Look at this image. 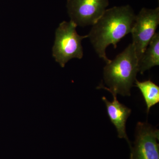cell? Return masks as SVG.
Here are the masks:
<instances>
[{
  "label": "cell",
  "mask_w": 159,
  "mask_h": 159,
  "mask_svg": "<svg viewBox=\"0 0 159 159\" xmlns=\"http://www.w3.org/2000/svg\"><path fill=\"white\" fill-rule=\"evenodd\" d=\"M159 24V8L148 9L143 8L136 16L131 33L132 43L138 61L142 57Z\"/></svg>",
  "instance_id": "cell-4"
},
{
  "label": "cell",
  "mask_w": 159,
  "mask_h": 159,
  "mask_svg": "<svg viewBox=\"0 0 159 159\" xmlns=\"http://www.w3.org/2000/svg\"><path fill=\"white\" fill-rule=\"evenodd\" d=\"M159 130L147 122H139L129 159H159Z\"/></svg>",
  "instance_id": "cell-5"
},
{
  "label": "cell",
  "mask_w": 159,
  "mask_h": 159,
  "mask_svg": "<svg viewBox=\"0 0 159 159\" xmlns=\"http://www.w3.org/2000/svg\"><path fill=\"white\" fill-rule=\"evenodd\" d=\"M134 83L145 99L148 114L150 108L159 102V87L150 80L140 82L136 79Z\"/></svg>",
  "instance_id": "cell-9"
},
{
  "label": "cell",
  "mask_w": 159,
  "mask_h": 159,
  "mask_svg": "<svg viewBox=\"0 0 159 159\" xmlns=\"http://www.w3.org/2000/svg\"><path fill=\"white\" fill-rule=\"evenodd\" d=\"M159 65V34L155 33L138 61L139 72L142 74L145 71Z\"/></svg>",
  "instance_id": "cell-8"
},
{
  "label": "cell",
  "mask_w": 159,
  "mask_h": 159,
  "mask_svg": "<svg viewBox=\"0 0 159 159\" xmlns=\"http://www.w3.org/2000/svg\"><path fill=\"white\" fill-rule=\"evenodd\" d=\"M109 5V0H68L71 20L77 26L92 25L101 17Z\"/></svg>",
  "instance_id": "cell-6"
},
{
  "label": "cell",
  "mask_w": 159,
  "mask_h": 159,
  "mask_svg": "<svg viewBox=\"0 0 159 159\" xmlns=\"http://www.w3.org/2000/svg\"><path fill=\"white\" fill-rule=\"evenodd\" d=\"M77 25L74 22L63 21L55 32L53 56L61 67L74 58L81 59L83 56L81 41L88 35L80 36L76 31Z\"/></svg>",
  "instance_id": "cell-3"
},
{
  "label": "cell",
  "mask_w": 159,
  "mask_h": 159,
  "mask_svg": "<svg viewBox=\"0 0 159 159\" xmlns=\"http://www.w3.org/2000/svg\"><path fill=\"white\" fill-rule=\"evenodd\" d=\"M112 95L113 97L112 102L109 101L105 97H102V100L106 106L107 115L111 122L116 128L118 137L119 139L126 140L130 148L132 146L126 134L125 125L127 119L131 112V110L118 101L117 95Z\"/></svg>",
  "instance_id": "cell-7"
},
{
  "label": "cell",
  "mask_w": 159,
  "mask_h": 159,
  "mask_svg": "<svg viewBox=\"0 0 159 159\" xmlns=\"http://www.w3.org/2000/svg\"><path fill=\"white\" fill-rule=\"evenodd\" d=\"M138 72V59L132 44H129L104 67L103 79L108 87L101 84L97 88L105 89L111 94L130 96Z\"/></svg>",
  "instance_id": "cell-2"
},
{
  "label": "cell",
  "mask_w": 159,
  "mask_h": 159,
  "mask_svg": "<svg viewBox=\"0 0 159 159\" xmlns=\"http://www.w3.org/2000/svg\"><path fill=\"white\" fill-rule=\"evenodd\" d=\"M136 15L129 5L116 6L106 9L92 27L88 38L98 56L106 63L111 61L106 50L110 45L116 48L117 44L131 33Z\"/></svg>",
  "instance_id": "cell-1"
}]
</instances>
